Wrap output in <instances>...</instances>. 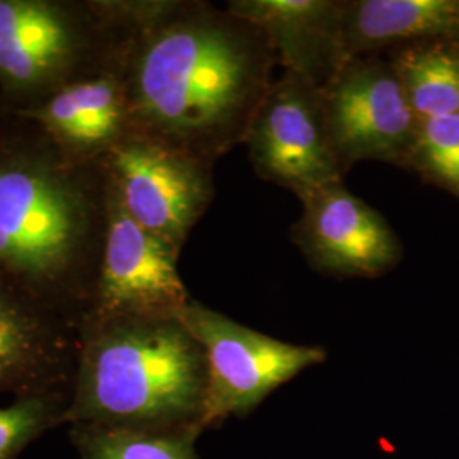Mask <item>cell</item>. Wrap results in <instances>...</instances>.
Masks as SVG:
<instances>
[{"instance_id": "obj_16", "label": "cell", "mask_w": 459, "mask_h": 459, "mask_svg": "<svg viewBox=\"0 0 459 459\" xmlns=\"http://www.w3.org/2000/svg\"><path fill=\"white\" fill-rule=\"evenodd\" d=\"M195 430H140L109 427L94 432L85 459H197Z\"/></svg>"}, {"instance_id": "obj_4", "label": "cell", "mask_w": 459, "mask_h": 459, "mask_svg": "<svg viewBox=\"0 0 459 459\" xmlns=\"http://www.w3.org/2000/svg\"><path fill=\"white\" fill-rule=\"evenodd\" d=\"M132 21L119 0H0V96L11 115L123 65Z\"/></svg>"}, {"instance_id": "obj_9", "label": "cell", "mask_w": 459, "mask_h": 459, "mask_svg": "<svg viewBox=\"0 0 459 459\" xmlns=\"http://www.w3.org/2000/svg\"><path fill=\"white\" fill-rule=\"evenodd\" d=\"M178 261L174 248L126 213L109 184L108 229L87 315L179 318L193 298Z\"/></svg>"}, {"instance_id": "obj_11", "label": "cell", "mask_w": 459, "mask_h": 459, "mask_svg": "<svg viewBox=\"0 0 459 459\" xmlns=\"http://www.w3.org/2000/svg\"><path fill=\"white\" fill-rule=\"evenodd\" d=\"M21 117L75 164H99L130 133L123 65L72 83Z\"/></svg>"}, {"instance_id": "obj_17", "label": "cell", "mask_w": 459, "mask_h": 459, "mask_svg": "<svg viewBox=\"0 0 459 459\" xmlns=\"http://www.w3.org/2000/svg\"><path fill=\"white\" fill-rule=\"evenodd\" d=\"M407 167L459 199V115L419 121Z\"/></svg>"}, {"instance_id": "obj_14", "label": "cell", "mask_w": 459, "mask_h": 459, "mask_svg": "<svg viewBox=\"0 0 459 459\" xmlns=\"http://www.w3.org/2000/svg\"><path fill=\"white\" fill-rule=\"evenodd\" d=\"M341 36L345 60L377 49L459 36L458 0H344Z\"/></svg>"}, {"instance_id": "obj_7", "label": "cell", "mask_w": 459, "mask_h": 459, "mask_svg": "<svg viewBox=\"0 0 459 459\" xmlns=\"http://www.w3.org/2000/svg\"><path fill=\"white\" fill-rule=\"evenodd\" d=\"M320 92L342 174L362 160L409 165L419 119L390 60L351 58Z\"/></svg>"}, {"instance_id": "obj_19", "label": "cell", "mask_w": 459, "mask_h": 459, "mask_svg": "<svg viewBox=\"0 0 459 459\" xmlns=\"http://www.w3.org/2000/svg\"><path fill=\"white\" fill-rule=\"evenodd\" d=\"M7 115H9V113L5 111V108H4V100H2V96H0V123H2V119H4Z\"/></svg>"}, {"instance_id": "obj_15", "label": "cell", "mask_w": 459, "mask_h": 459, "mask_svg": "<svg viewBox=\"0 0 459 459\" xmlns=\"http://www.w3.org/2000/svg\"><path fill=\"white\" fill-rule=\"evenodd\" d=\"M390 64L419 121L459 115V45L455 39L394 48Z\"/></svg>"}, {"instance_id": "obj_3", "label": "cell", "mask_w": 459, "mask_h": 459, "mask_svg": "<svg viewBox=\"0 0 459 459\" xmlns=\"http://www.w3.org/2000/svg\"><path fill=\"white\" fill-rule=\"evenodd\" d=\"M79 415L140 430H201L208 366L179 318H82Z\"/></svg>"}, {"instance_id": "obj_5", "label": "cell", "mask_w": 459, "mask_h": 459, "mask_svg": "<svg viewBox=\"0 0 459 459\" xmlns=\"http://www.w3.org/2000/svg\"><path fill=\"white\" fill-rule=\"evenodd\" d=\"M203 347L208 366L201 430L229 417H246L301 371L322 364L320 345H296L214 312L196 299L179 316Z\"/></svg>"}, {"instance_id": "obj_18", "label": "cell", "mask_w": 459, "mask_h": 459, "mask_svg": "<svg viewBox=\"0 0 459 459\" xmlns=\"http://www.w3.org/2000/svg\"><path fill=\"white\" fill-rule=\"evenodd\" d=\"M47 417V402L39 396L0 409V459L13 458L45 426Z\"/></svg>"}, {"instance_id": "obj_2", "label": "cell", "mask_w": 459, "mask_h": 459, "mask_svg": "<svg viewBox=\"0 0 459 459\" xmlns=\"http://www.w3.org/2000/svg\"><path fill=\"white\" fill-rule=\"evenodd\" d=\"M104 164H75L21 116L0 123V274L56 310L89 312L108 229ZM82 316V318H83Z\"/></svg>"}, {"instance_id": "obj_1", "label": "cell", "mask_w": 459, "mask_h": 459, "mask_svg": "<svg viewBox=\"0 0 459 459\" xmlns=\"http://www.w3.org/2000/svg\"><path fill=\"white\" fill-rule=\"evenodd\" d=\"M278 56L252 22L199 0H132L130 133L208 164L246 143Z\"/></svg>"}, {"instance_id": "obj_6", "label": "cell", "mask_w": 459, "mask_h": 459, "mask_svg": "<svg viewBox=\"0 0 459 459\" xmlns=\"http://www.w3.org/2000/svg\"><path fill=\"white\" fill-rule=\"evenodd\" d=\"M102 164L126 213L181 254L213 201V164L136 133H128Z\"/></svg>"}, {"instance_id": "obj_10", "label": "cell", "mask_w": 459, "mask_h": 459, "mask_svg": "<svg viewBox=\"0 0 459 459\" xmlns=\"http://www.w3.org/2000/svg\"><path fill=\"white\" fill-rule=\"evenodd\" d=\"M299 201L303 216L291 237L313 269L337 278H379L402 261L403 247L390 223L344 181Z\"/></svg>"}, {"instance_id": "obj_13", "label": "cell", "mask_w": 459, "mask_h": 459, "mask_svg": "<svg viewBox=\"0 0 459 459\" xmlns=\"http://www.w3.org/2000/svg\"><path fill=\"white\" fill-rule=\"evenodd\" d=\"M70 347L62 312L0 274V392L56 377Z\"/></svg>"}, {"instance_id": "obj_8", "label": "cell", "mask_w": 459, "mask_h": 459, "mask_svg": "<svg viewBox=\"0 0 459 459\" xmlns=\"http://www.w3.org/2000/svg\"><path fill=\"white\" fill-rule=\"evenodd\" d=\"M246 143L257 176L291 189L299 199L344 181L328 136L320 87L290 70L274 79Z\"/></svg>"}, {"instance_id": "obj_12", "label": "cell", "mask_w": 459, "mask_h": 459, "mask_svg": "<svg viewBox=\"0 0 459 459\" xmlns=\"http://www.w3.org/2000/svg\"><path fill=\"white\" fill-rule=\"evenodd\" d=\"M227 9L267 36L284 70L320 89L347 62L341 0H231Z\"/></svg>"}]
</instances>
